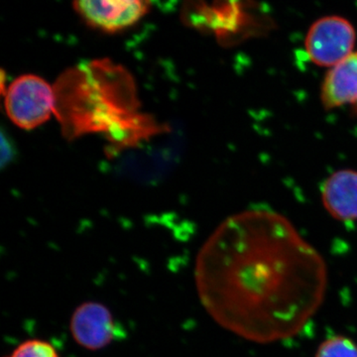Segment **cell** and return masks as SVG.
<instances>
[{
  "instance_id": "cell-4",
  "label": "cell",
  "mask_w": 357,
  "mask_h": 357,
  "mask_svg": "<svg viewBox=\"0 0 357 357\" xmlns=\"http://www.w3.org/2000/svg\"><path fill=\"white\" fill-rule=\"evenodd\" d=\"M356 31L340 16H325L312 23L305 39L307 55L314 65L332 68L354 52Z\"/></svg>"
},
{
  "instance_id": "cell-1",
  "label": "cell",
  "mask_w": 357,
  "mask_h": 357,
  "mask_svg": "<svg viewBox=\"0 0 357 357\" xmlns=\"http://www.w3.org/2000/svg\"><path fill=\"white\" fill-rule=\"evenodd\" d=\"M204 309L237 337L268 344L299 335L325 301L328 268L288 218L250 208L220 223L199 249Z\"/></svg>"
},
{
  "instance_id": "cell-5",
  "label": "cell",
  "mask_w": 357,
  "mask_h": 357,
  "mask_svg": "<svg viewBox=\"0 0 357 357\" xmlns=\"http://www.w3.org/2000/svg\"><path fill=\"white\" fill-rule=\"evenodd\" d=\"M73 6L91 27L114 33L128 29L144 17L151 0H74Z\"/></svg>"
},
{
  "instance_id": "cell-8",
  "label": "cell",
  "mask_w": 357,
  "mask_h": 357,
  "mask_svg": "<svg viewBox=\"0 0 357 357\" xmlns=\"http://www.w3.org/2000/svg\"><path fill=\"white\" fill-rule=\"evenodd\" d=\"M321 98L326 109L357 103V51L333 66L321 84Z\"/></svg>"
},
{
  "instance_id": "cell-2",
  "label": "cell",
  "mask_w": 357,
  "mask_h": 357,
  "mask_svg": "<svg viewBox=\"0 0 357 357\" xmlns=\"http://www.w3.org/2000/svg\"><path fill=\"white\" fill-rule=\"evenodd\" d=\"M54 91L55 114L69 139L102 133L112 148L122 149L159 133L154 119L138 112L132 76L109 59L66 70Z\"/></svg>"
},
{
  "instance_id": "cell-6",
  "label": "cell",
  "mask_w": 357,
  "mask_h": 357,
  "mask_svg": "<svg viewBox=\"0 0 357 357\" xmlns=\"http://www.w3.org/2000/svg\"><path fill=\"white\" fill-rule=\"evenodd\" d=\"M70 328L75 342L89 351L105 349L119 335L109 307L98 302L79 305L70 319Z\"/></svg>"
},
{
  "instance_id": "cell-9",
  "label": "cell",
  "mask_w": 357,
  "mask_h": 357,
  "mask_svg": "<svg viewBox=\"0 0 357 357\" xmlns=\"http://www.w3.org/2000/svg\"><path fill=\"white\" fill-rule=\"evenodd\" d=\"M314 357H357V344L344 335H333L319 344Z\"/></svg>"
},
{
  "instance_id": "cell-11",
  "label": "cell",
  "mask_w": 357,
  "mask_h": 357,
  "mask_svg": "<svg viewBox=\"0 0 357 357\" xmlns=\"http://www.w3.org/2000/svg\"><path fill=\"white\" fill-rule=\"evenodd\" d=\"M356 112H357V103L356 105Z\"/></svg>"
},
{
  "instance_id": "cell-3",
  "label": "cell",
  "mask_w": 357,
  "mask_h": 357,
  "mask_svg": "<svg viewBox=\"0 0 357 357\" xmlns=\"http://www.w3.org/2000/svg\"><path fill=\"white\" fill-rule=\"evenodd\" d=\"M55 103L54 89L35 75H23L7 89V115L20 128L29 130L42 126L55 112Z\"/></svg>"
},
{
  "instance_id": "cell-7",
  "label": "cell",
  "mask_w": 357,
  "mask_h": 357,
  "mask_svg": "<svg viewBox=\"0 0 357 357\" xmlns=\"http://www.w3.org/2000/svg\"><path fill=\"white\" fill-rule=\"evenodd\" d=\"M321 201L328 213L344 222L357 220V172L337 171L321 185Z\"/></svg>"
},
{
  "instance_id": "cell-10",
  "label": "cell",
  "mask_w": 357,
  "mask_h": 357,
  "mask_svg": "<svg viewBox=\"0 0 357 357\" xmlns=\"http://www.w3.org/2000/svg\"><path fill=\"white\" fill-rule=\"evenodd\" d=\"M9 357H59V354L49 342L30 340L18 345Z\"/></svg>"
}]
</instances>
